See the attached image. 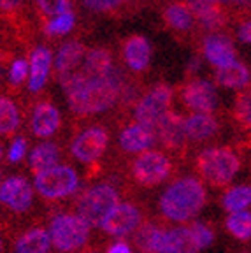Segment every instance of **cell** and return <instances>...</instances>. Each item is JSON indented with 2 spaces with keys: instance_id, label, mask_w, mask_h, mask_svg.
Segmentation results:
<instances>
[{
  "instance_id": "cell-47",
  "label": "cell",
  "mask_w": 251,
  "mask_h": 253,
  "mask_svg": "<svg viewBox=\"0 0 251 253\" xmlns=\"http://www.w3.org/2000/svg\"><path fill=\"white\" fill-rule=\"evenodd\" d=\"M2 155H4V148H2V142H0V160H2Z\"/></svg>"
},
{
  "instance_id": "cell-13",
  "label": "cell",
  "mask_w": 251,
  "mask_h": 253,
  "mask_svg": "<svg viewBox=\"0 0 251 253\" xmlns=\"http://www.w3.org/2000/svg\"><path fill=\"white\" fill-rule=\"evenodd\" d=\"M51 236L42 220L16 225L11 232V253H49Z\"/></svg>"
},
{
  "instance_id": "cell-45",
  "label": "cell",
  "mask_w": 251,
  "mask_h": 253,
  "mask_svg": "<svg viewBox=\"0 0 251 253\" xmlns=\"http://www.w3.org/2000/svg\"><path fill=\"white\" fill-rule=\"evenodd\" d=\"M199 65H200V60L197 58V56H193L192 62H190V65H188V72H190V74H192V72H195L197 69H199Z\"/></svg>"
},
{
  "instance_id": "cell-15",
  "label": "cell",
  "mask_w": 251,
  "mask_h": 253,
  "mask_svg": "<svg viewBox=\"0 0 251 253\" xmlns=\"http://www.w3.org/2000/svg\"><path fill=\"white\" fill-rule=\"evenodd\" d=\"M181 102L193 113H206L212 115L218 107V93H216L212 83L206 79H190L179 90Z\"/></svg>"
},
{
  "instance_id": "cell-9",
  "label": "cell",
  "mask_w": 251,
  "mask_h": 253,
  "mask_svg": "<svg viewBox=\"0 0 251 253\" xmlns=\"http://www.w3.org/2000/svg\"><path fill=\"white\" fill-rule=\"evenodd\" d=\"M111 144V130L102 123L81 126L72 134L69 142V155L81 166L93 167L104 164Z\"/></svg>"
},
{
  "instance_id": "cell-16",
  "label": "cell",
  "mask_w": 251,
  "mask_h": 253,
  "mask_svg": "<svg viewBox=\"0 0 251 253\" xmlns=\"http://www.w3.org/2000/svg\"><path fill=\"white\" fill-rule=\"evenodd\" d=\"M157 144L155 130L139 125L137 122L125 123L118 134V151L122 157H135L148 150H153Z\"/></svg>"
},
{
  "instance_id": "cell-23",
  "label": "cell",
  "mask_w": 251,
  "mask_h": 253,
  "mask_svg": "<svg viewBox=\"0 0 251 253\" xmlns=\"http://www.w3.org/2000/svg\"><path fill=\"white\" fill-rule=\"evenodd\" d=\"M88 49L84 47V44L79 42V41H71V42L63 44L60 47L58 55L55 60V72L56 78L62 79L63 76H69L72 72L79 71V63L84 62L86 58Z\"/></svg>"
},
{
  "instance_id": "cell-8",
  "label": "cell",
  "mask_w": 251,
  "mask_h": 253,
  "mask_svg": "<svg viewBox=\"0 0 251 253\" xmlns=\"http://www.w3.org/2000/svg\"><path fill=\"white\" fill-rule=\"evenodd\" d=\"M36 208V188L25 174H11L0 185V220L12 223L23 221ZM14 230V227H12Z\"/></svg>"
},
{
  "instance_id": "cell-21",
  "label": "cell",
  "mask_w": 251,
  "mask_h": 253,
  "mask_svg": "<svg viewBox=\"0 0 251 253\" xmlns=\"http://www.w3.org/2000/svg\"><path fill=\"white\" fill-rule=\"evenodd\" d=\"M202 53L206 60L216 67H225L236 62V47L228 37L221 34H209L202 42Z\"/></svg>"
},
{
  "instance_id": "cell-30",
  "label": "cell",
  "mask_w": 251,
  "mask_h": 253,
  "mask_svg": "<svg viewBox=\"0 0 251 253\" xmlns=\"http://www.w3.org/2000/svg\"><path fill=\"white\" fill-rule=\"evenodd\" d=\"M225 229L230 236L239 241H250L251 239V213L250 211H237L230 213L225 220Z\"/></svg>"
},
{
  "instance_id": "cell-19",
  "label": "cell",
  "mask_w": 251,
  "mask_h": 253,
  "mask_svg": "<svg viewBox=\"0 0 251 253\" xmlns=\"http://www.w3.org/2000/svg\"><path fill=\"white\" fill-rule=\"evenodd\" d=\"M185 130L190 144H202L220 134V122L214 115L193 113L185 118Z\"/></svg>"
},
{
  "instance_id": "cell-41",
  "label": "cell",
  "mask_w": 251,
  "mask_h": 253,
  "mask_svg": "<svg viewBox=\"0 0 251 253\" xmlns=\"http://www.w3.org/2000/svg\"><path fill=\"white\" fill-rule=\"evenodd\" d=\"M12 227L9 223H5L4 220H0V253H5V239L7 236H11Z\"/></svg>"
},
{
  "instance_id": "cell-43",
  "label": "cell",
  "mask_w": 251,
  "mask_h": 253,
  "mask_svg": "<svg viewBox=\"0 0 251 253\" xmlns=\"http://www.w3.org/2000/svg\"><path fill=\"white\" fill-rule=\"evenodd\" d=\"M21 4H23V0H0V11H16V9L21 7Z\"/></svg>"
},
{
  "instance_id": "cell-32",
  "label": "cell",
  "mask_w": 251,
  "mask_h": 253,
  "mask_svg": "<svg viewBox=\"0 0 251 253\" xmlns=\"http://www.w3.org/2000/svg\"><path fill=\"white\" fill-rule=\"evenodd\" d=\"M197 23H199L200 28H204V30L216 32V30H220V28H223L225 25H227V16H225L223 9L218 5V7H214L212 11L199 16V18H197Z\"/></svg>"
},
{
  "instance_id": "cell-42",
  "label": "cell",
  "mask_w": 251,
  "mask_h": 253,
  "mask_svg": "<svg viewBox=\"0 0 251 253\" xmlns=\"http://www.w3.org/2000/svg\"><path fill=\"white\" fill-rule=\"evenodd\" d=\"M237 36L243 42L251 44V21H246L239 27V32H237Z\"/></svg>"
},
{
  "instance_id": "cell-4",
  "label": "cell",
  "mask_w": 251,
  "mask_h": 253,
  "mask_svg": "<svg viewBox=\"0 0 251 253\" xmlns=\"http://www.w3.org/2000/svg\"><path fill=\"white\" fill-rule=\"evenodd\" d=\"M122 167L133 192L158 188L177 174L176 158L157 148L128 158L122 164Z\"/></svg>"
},
{
  "instance_id": "cell-6",
  "label": "cell",
  "mask_w": 251,
  "mask_h": 253,
  "mask_svg": "<svg viewBox=\"0 0 251 253\" xmlns=\"http://www.w3.org/2000/svg\"><path fill=\"white\" fill-rule=\"evenodd\" d=\"M193 169L202 183L212 188H225L241 170V157L230 146L204 148L195 155Z\"/></svg>"
},
{
  "instance_id": "cell-18",
  "label": "cell",
  "mask_w": 251,
  "mask_h": 253,
  "mask_svg": "<svg viewBox=\"0 0 251 253\" xmlns=\"http://www.w3.org/2000/svg\"><path fill=\"white\" fill-rule=\"evenodd\" d=\"M122 56L130 71L141 74L148 71L151 62V44L144 36H130L123 41Z\"/></svg>"
},
{
  "instance_id": "cell-35",
  "label": "cell",
  "mask_w": 251,
  "mask_h": 253,
  "mask_svg": "<svg viewBox=\"0 0 251 253\" xmlns=\"http://www.w3.org/2000/svg\"><path fill=\"white\" fill-rule=\"evenodd\" d=\"M27 76H30V63L27 60H14L9 69V83L11 86H20L25 83Z\"/></svg>"
},
{
  "instance_id": "cell-29",
  "label": "cell",
  "mask_w": 251,
  "mask_h": 253,
  "mask_svg": "<svg viewBox=\"0 0 251 253\" xmlns=\"http://www.w3.org/2000/svg\"><path fill=\"white\" fill-rule=\"evenodd\" d=\"M251 206V185H237L227 190L221 197V208L228 213L244 211Z\"/></svg>"
},
{
  "instance_id": "cell-24",
  "label": "cell",
  "mask_w": 251,
  "mask_h": 253,
  "mask_svg": "<svg viewBox=\"0 0 251 253\" xmlns=\"http://www.w3.org/2000/svg\"><path fill=\"white\" fill-rule=\"evenodd\" d=\"M51 69V51L44 46H39L32 53L30 58V79H28V90L32 93L41 91L46 84L47 74Z\"/></svg>"
},
{
  "instance_id": "cell-25",
  "label": "cell",
  "mask_w": 251,
  "mask_h": 253,
  "mask_svg": "<svg viewBox=\"0 0 251 253\" xmlns=\"http://www.w3.org/2000/svg\"><path fill=\"white\" fill-rule=\"evenodd\" d=\"M214 81H216V84H220V86H223V88L241 90V88H244L251 81V76L246 65L236 60V62H232L230 65L216 69Z\"/></svg>"
},
{
  "instance_id": "cell-33",
  "label": "cell",
  "mask_w": 251,
  "mask_h": 253,
  "mask_svg": "<svg viewBox=\"0 0 251 253\" xmlns=\"http://www.w3.org/2000/svg\"><path fill=\"white\" fill-rule=\"evenodd\" d=\"M76 23V16L74 12H63V14L55 16L49 23L46 25V32L49 36H65L74 28Z\"/></svg>"
},
{
  "instance_id": "cell-20",
  "label": "cell",
  "mask_w": 251,
  "mask_h": 253,
  "mask_svg": "<svg viewBox=\"0 0 251 253\" xmlns=\"http://www.w3.org/2000/svg\"><path fill=\"white\" fill-rule=\"evenodd\" d=\"M63 158V148L60 142L44 141L37 144L28 155V169L34 174V178L39 176L44 170L51 169L55 166H60Z\"/></svg>"
},
{
  "instance_id": "cell-38",
  "label": "cell",
  "mask_w": 251,
  "mask_h": 253,
  "mask_svg": "<svg viewBox=\"0 0 251 253\" xmlns=\"http://www.w3.org/2000/svg\"><path fill=\"white\" fill-rule=\"evenodd\" d=\"M84 7L95 12H111L120 9L123 4H126L125 0H83Z\"/></svg>"
},
{
  "instance_id": "cell-37",
  "label": "cell",
  "mask_w": 251,
  "mask_h": 253,
  "mask_svg": "<svg viewBox=\"0 0 251 253\" xmlns=\"http://www.w3.org/2000/svg\"><path fill=\"white\" fill-rule=\"evenodd\" d=\"M37 7L47 16H58L63 12H71V4L69 0H36Z\"/></svg>"
},
{
  "instance_id": "cell-39",
  "label": "cell",
  "mask_w": 251,
  "mask_h": 253,
  "mask_svg": "<svg viewBox=\"0 0 251 253\" xmlns=\"http://www.w3.org/2000/svg\"><path fill=\"white\" fill-rule=\"evenodd\" d=\"M220 4H216L214 0H188V7L193 12L195 18L206 14V12L212 11L214 7H218Z\"/></svg>"
},
{
  "instance_id": "cell-2",
  "label": "cell",
  "mask_w": 251,
  "mask_h": 253,
  "mask_svg": "<svg viewBox=\"0 0 251 253\" xmlns=\"http://www.w3.org/2000/svg\"><path fill=\"white\" fill-rule=\"evenodd\" d=\"M71 113L79 120L104 115L118 107L120 88L107 78H90L79 69L58 79Z\"/></svg>"
},
{
  "instance_id": "cell-5",
  "label": "cell",
  "mask_w": 251,
  "mask_h": 253,
  "mask_svg": "<svg viewBox=\"0 0 251 253\" xmlns=\"http://www.w3.org/2000/svg\"><path fill=\"white\" fill-rule=\"evenodd\" d=\"M51 245L56 253H81L91 241V227L71 206H53L46 213Z\"/></svg>"
},
{
  "instance_id": "cell-34",
  "label": "cell",
  "mask_w": 251,
  "mask_h": 253,
  "mask_svg": "<svg viewBox=\"0 0 251 253\" xmlns=\"http://www.w3.org/2000/svg\"><path fill=\"white\" fill-rule=\"evenodd\" d=\"M190 229H192V232L195 234L197 241H199L200 248H209V246L214 243L216 239V232L214 229H212L211 225H209L208 221H200V220H193L192 223H190Z\"/></svg>"
},
{
  "instance_id": "cell-17",
  "label": "cell",
  "mask_w": 251,
  "mask_h": 253,
  "mask_svg": "<svg viewBox=\"0 0 251 253\" xmlns=\"http://www.w3.org/2000/svg\"><path fill=\"white\" fill-rule=\"evenodd\" d=\"M165 230H167L165 221H162L158 216H149L130 236V245L139 253H162Z\"/></svg>"
},
{
  "instance_id": "cell-31",
  "label": "cell",
  "mask_w": 251,
  "mask_h": 253,
  "mask_svg": "<svg viewBox=\"0 0 251 253\" xmlns=\"http://www.w3.org/2000/svg\"><path fill=\"white\" fill-rule=\"evenodd\" d=\"M232 118L241 130L251 132V91L237 93L232 106Z\"/></svg>"
},
{
  "instance_id": "cell-40",
  "label": "cell",
  "mask_w": 251,
  "mask_h": 253,
  "mask_svg": "<svg viewBox=\"0 0 251 253\" xmlns=\"http://www.w3.org/2000/svg\"><path fill=\"white\" fill-rule=\"evenodd\" d=\"M106 253H132V246L122 239V241H114L106 245Z\"/></svg>"
},
{
  "instance_id": "cell-48",
  "label": "cell",
  "mask_w": 251,
  "mask_h": 253,
  "mask_svg": "<svg viewBox=\"0 0 251 253\" xmlns=\"http://www.w3.org/2000/svg\"><path fill=\"white\" fill-rule=\"evenodd\" d=\"M2 181H4V172L0 170V185H2Z\"/></svg>"
},
{
  "instance_id": "cell-1",
  "label": "cell",
  "mask_w": 251,
  "mask_h": 253,
  "mask_svg": "<svg viewBox=\"0 0 251 253\" xmlns=\"http://www.w3.org/2000/svg\"><path fill=\"white\" fill-rule=\"evenodd\" d=\"M123 162L107 167V174L102 179L83 186L79 194L71 201V210L76 211L91 229H100L102 221L111 211L135 192L123 174Z\"/></svg>"
},
{
  "instance_id": "cell-28",
  "label": "cell",
  "mask_w": 251,
  "mask_h": 253,
  "mask_svg": "<svg viewBox=\"0 0 251 253\" xmlns=\"http://www.w3.org/2000/svg\"><path fill=\"white\" fill-rule=\"evenodd\" d=\"M164 21L165 25L174 32H179V34H185V32L192 30L193 21H195V16L190 11L188 4H183V2H172L165 7L164 11Z\"/></svg>"
},
{
  "instance_id": "cell-12",
  "label": "cell",
  "mask_w": 251,
  "mask_h": 253,
  "mask_svg": "<svg viewBox=\"0 0 251 253\" xmlns=\"http://www.w3.org/2000/svg\"><path fill=\"white\" fill-rule=\"evenodd\" d=\"M155 135H157V144L162 148V151L179 160L186 157L190 141L186 137L185 118L179 113L169 111L155 126Z\"/></svg>"
},
{
  "instance_id": "cell-3",
  "label": "cell",
  "mask_w": 251,
  "mask_h": 253,
  "mask_svg": "<svg viewBox=\"0 0 251 253\" xmlns=\"http://www.w3.org/2000/svg\"><path fill=\"white\" fill-rule=\"evenodd\" d=\"M208 204V190L197 176H177L162 190L157 208L162 221L165 223H186Z\"/></svg>"
},
{
  "instance_id": "cell-26",
  "label": "cell",
  "mask_w": 251,
  "mask_h": 253,
  "mask_svg": "<svg viewBox=\"0 0 251 253\" xmlns=\"http://www.w3.org/2000/svg\"><path fill=\"white\" fill-rule=\"evenodd\" d=\"M113 67V53L106 47H93L88 49L81 71L90 78H106Z\"/></svg>"
},
{
  "instance_id": "cell-14",
  "label": "cell",
  "mask_w": 251,
  "mask_h": 253,
  "mask_svg": "<svg viewBox=\"0 0 251 253\" xmlns=\"http://www.w3.org/2000/svg\"><path fill=\"white\" fill-rule=\"evenodd\" d=\"M28 128L37 139H47L62 130V115L60 109L47 99L37 100L30 109Z\"/></svg>"
},
{
  "instance_id": "cell-11",
  "label": "cell",
  "mask_w": 251,
  "mask_h": 253,
  "mask_svg": "<svg viewBox=\"0 0 251 253\" xmlns=\"http://www.w3.org/2000/svg\"><path fill=\"white\" fill-rule=\"evenodd\" d=\"M174 100V90L164 83L155 84L153 88H149L146 93L137 100V104L133 106V122H137L139 125L148 126L151 130H155V126L158 125L162 118H164L172 106Z\"/></svg>"
},
{
  "instance_id": "cell-7",
  "label": "cell",
  "mask_w": 251,
  "mask_h": 253,
  "mask_svg": "<svg viewBox=\"0 0 251 253\" xmlns=\"http://www.w3.org/2000/svg\"><path fill=\"white\" fill-rule=\"evenodd\" d=\"M81 176L71 164H60L44 170L34 179V188L46 206H62L72 201L81 190Z\"/></svg>"
},
{
  "instance_id": "cell-27",
  "label": "cell",
  "mask_w": 251,
  "mask_h": 253,
  "mask_svg": "<svg viewBox=\"0 0 251 253\" xmlns=\"http://www.w3.org/2000/svg\"><path fill=\"white\" fill-rule=\"evenodd\" d=\"M21 126V111L18 104L0 93V137H12Z\"/></svg>"
},
{
  "instance_id": "cell-10",
  "label": "cell",
  "mask_w": 251,
  "mask_h": 253,
  "mask_svg": "<svg viewBox=\"0 0 251 253\" xmlns=\"http://www.w3.org/2000/svg\"><path fill=\"white\" fill-rule=\"evenodd\" d=\"M149 218V210L146 202L133 194L130 197L123 199L113 211L106 216V220L100 225V232L104 236L122 241L125 237H130L139 229L142 221Z\"/></svg>"
},
{
  "instance_id": "cell-44",
  "label": "cell",
  "mask_w": 251,
  "mask_h": 253,
  "mask_svg": "<svg viewBox=\"0 0 251 253\" xmlns=\"http://www.w3.org/2000/svg\"><path fill=\"white\" fill-rule=\"evenodd\" d=\"M216 4H239V5H250L251 0H214Z\"/></svg>"
},
{
  "instance_id": "cell-22",
  "label": "cell",
  "mask_w": 251,
  "mask_h": 253,
  "mask_svg": "<svg viewBox=\"0 0 251 253\" xmlns=\"http://www.w3.org/2000/svg\"><path fill=\"white\" fill-rule=\"evenodd\" d=\"M199 241L190 227H167L162 253H200Z\"/></svg>"
},
{
  "instance_id": "cell-46",
  "label": "cell",
  "mask_w": 251,
  "mask_h": 253,
  "mask_svg": "<svg viewBox=\"0 0 251 253\" xmlns=\"http://www.w3.org/2000/svg\"><path fill=\"white\" fill-rule=\"evenodd\" d=\"M81 253H102V252H100V248H97V246H88V248L83 250Z\"/></svg>"
},
{
  "instance_id": "cell-36",
  "label": "cell",
  "mask_w": 251,
  "mask_h": 253,
  "mask_svg": "<svg viewBox=\"0 0 251 253\" xmlns=\"http://www.w3.org/2000/svg\"><path fill=\"white\" fill-rule=\"evenodd\" d=\"M28 151V139L25 135H18L14 141L11 142L7 151V164H20Z\"/></svg>"
}]
</instances>
